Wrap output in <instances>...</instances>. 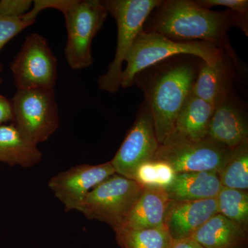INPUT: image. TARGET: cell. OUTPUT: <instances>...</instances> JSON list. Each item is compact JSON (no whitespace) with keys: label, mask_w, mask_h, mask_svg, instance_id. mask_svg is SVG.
<instances>
[{"label":"cell","mask_w":248,"mask_h":248,"mask_svg":"<svg viewBox=\"0 0 248 248\" xmlns=\"http://www.w3.org/2000/svg\"><path fill=\"white\" fill-rule=\"evenodd\" d=\"M180 55L198 57L209 64L223 59L221 49L213 44L200 41L176 42L155 31H143L137 37L125 60L126 66L122 72L121 87H130L140 72Z\"/></svg>","instance_id":"cell-3"},{"label":"cell","mask_w":248,"mask_h":248,"mask_svg":"<svg viewBox=\"0 0 248 248\" xmlns=\"http://www.w3.org/2000/svg\"><path fill=\"white\" fill-rule=\"evenodd\" d=\"M222 188L218 171L179 172L165 189L171 201H198L217 198Z\"/></svg>","instance_id":"cell-15"},{"label":"cell","mask_w":248,"mask_h":248,"mask_svg":"<svg viewBox=\"0 0 248 248\" xmlns=\"http://www.w3.org/2000/svg\"><path fill=\"white\" fill-rule=\"evenodd\" d=\"M34 22L35 21L29 19L26 15L21 17H9L0 15V50L10 40ZM1 71L0 64V72Z\"/></svg>","instance_id":"cell-24"},{"label":"cell","mask_w":248,"mask_h":248,"mask_svg":"<svg viewBox=\"0 0 248 248\" xmlns=\"http://www.w3.org/2000/svg\"><path fill=\"white\" fill-rule=\"evenodd\" d=\"M216 106L191 94L166 141H201L208 138L209 124ZM164 141V142H165Z\"/></svg>","instance_id":"cell-16"},{"label":"cell","mask_w":248,"mask_h":248,"mask_svg":"<svg viewBox=\"0 0 248 248\" xmlns=\"http://www.w3.org/2000/svg\"><path fill=\"white\" fill-rule=\"evenodd\" d=\"M114 231L121 248H172L174 243L165 226L145 230L121 227Z\"/></svg>","instance_id":"cell-20"},{"label":"cell","mask_w":248,"mask_h":248,"mask_svg":"<svg viewBox=\"0 0 248 248\" xmlns=\"http://www.w3.org/2000/svg\"><path fill=\"white\" fill-rule=\"evenodd\" d=\"M14 120L12 104L6 97L0 94V125Z\"/></svg>","instance_id":"cell-27"},{"label":"cell","mask_w":248,"mask_h":248,"mask_svg":"<svg viewBox=\"0 0 248 248\" xmlns=\"http://www.w3.org/2000/svg\"><path fill=\"white\" fill-rule=\"evenodd\" d=\"M159 146L153 117L145 102L120 149L110 161L116 174L133 179L139 166L153 160Z\"/></svg>","instance_id":"cell-10"},{"label":"cell","mask_w":248,"mask_h":248,"mask_svg":"<svg viewBox=\"0 0 248 248\" xmlns=\"http://www.w3.org/2000/svg\"><path fill=\"white\" fill-rule=\"evenodd\" d=\"M228 76L223 59L209 64L202 61L192 94L217 106L228 97Z\"/></svg>","instance_id":"cell-19"},{"label":"cell","mask_w":248,"mask_h":248,"mask_svg":"<svg viewBox=\"0 0 248 248\" xmlns=\"http://www.w3.org/2000/svg\"><path fill=\"white\" fill-rule=\"evenodd\" d=\"M170 202L164 189L143 187L122 227L145 230L165 226Z\"/></svg>","instance_id":"cell-14"},{"label":"cell","mask_w":248,"mask_h":248,"mask_svg":"<svg viewBox=\"0 0 248 248\" xmlns=\"http://www.w3.org/2000/svg\"><path fill=\"white\" fill-rule=\"evenodd\" d=\"M156 9L151 31L176 42L200 41L228 48L225 38L231 26L239 25L248 35L246 21L232 11H210L191 0L162 1Z\"/></svg>","instance_id":"cell-1"},{"label":"cell","mask_w":248,"mask_h":248,"mask_svg":"<svg viewBox=\"0 0 248 248\" xmlns=\"http://www.w3.org/2000/svg\"><path fill=\"white\" fill-rule=\"evenodd\" d=\"M208 138L231 149L248 141L246 115L228 97L215 107L209 124Z\"/></svg>","instance_id":"cell-13"},{"label":"cell","mask_w":248,"mask_h":248,"mask_svg":"<svg viewBox=\"0 0 248 248\" xmlns=\"http://www.w3.org/2000/svg\"><path fill=\"white\" fill-rule=\"evenodd\" d=\"M218 173L222 187L248 191V141L232 148L229 158Z\"/></svg>","instance_id":"cell-21"},{"label":"cell","mask_w":248,"mask_h":248,"mask_svg":"<svg viewBox=\"0 0 248 248\" xmlns=\"http://www.w3.org/2000/svg\"><path fill=\"white\" fill-rule=\"evenodd\" d=\"M33 1L31 0H1L0 15L9 17H21L31 11Z\"/></svg>","instance_id":"cell-26"},{"label":"cell","mask_w":248,"mask_h":248,"mask_svg":"<svg viewBox=\"0 0 248 248\" xmlns=\"http://www.w3.org/2000/svg\"><path fill=\"white\" fill-rule=\"evenodd\" d=\"M102 1L117 26V48L113 61L105 74L99 77V89L115 93L121 87L122 67L138 36L143 31V24L161 0H104Z\"/></svg>","instance_id":"cell-4"},{"label":"cell","mask_w":248,"mask_h":248,"mask_svg":"<svg viewBox=\"0 0 248 248\" xmlns=\"http://www.w3.org/2000/svg\"><path fill=\"white\" fill-rule=\"evenodd\" d=\"M177 172L164 161L151 160L140 165L135 173L133 180L143 187L166 189L174 181Z\"/></svg>","instance_id":"cell-23"},{"label":"cell","mask_w":248,"mask_h":248,"mask_svg":"<svg viewBox=\"0 0 248 248\" xmlns=\"http://www.w3.org/2000/svg\"><path fill=\"white\" fill-rule=\"evenodd\" d=\"M1 83H2V79H1V78H0V84H1Z\"/></svg>","instance_id":"cell-29"},{"label":"cell","mask_w":248,"mask_h":248,"mask_svg":"<svg viewBox=\"0 0 248 248\" xmlns=\"http://www.w3.org/2000/svg\"><path fill=\"white\" fill-rule=\"evenodd\" d=\"M190 238L203 248H248V232L218 213Z\"/></svg>","instance_id":"cell-17"},{"label":"cell","mask_w":248,"mask_h":248,"mask_svg":"<svg viewBox=\"0 0 248 248\" xmlns=\"http://www.w3.org/2000/svg\"><path fill=\"white\" fill-rule=\"evenodd\" d=\"M108 15L99 0H76V4L63 14L67 30L65 56L72 69H84L92 65V42Z\"/></svg>","instance_id":"cell-7"},{"label":"cell","mask_w":248,"mask_h":248,"mask_svg":"<svg viewBox=\"0 0 248 248\" xmlns=\"http://www.w3.org/2000/svg\"><path fill=\"white\" fill-rule=\"evenodd\" d=\"M14 124L36 145L47 141L60 125L54 89L17 90L12 99Z\"/></svg>","instance_id":"cell-6"},{"label":"cell","mask_w":248,"mask_h":248,"mask_svg":"<svg viewBox=\"0 0 248 248\" xmlns=\"http://www.w3.org/2000/svg\"><path fill=\"white\" fill-rule=\"evenodd\" d=\"M143 188L133 179L113 174L88 194L78 211L90 220L107 223L115 231L123 226Z\"/></svg>","instance_id":"cell-5"},{"label":"cell","mask_w":248,"mask_h":248,"mask_svg":"<svg viewBox=\"0 0 248 248\" xmlns=\"http://www.w3.org/2000/svg\"><path fill=\"white\" fill-rule=\"evenodd\" d=\"M172 248H203L191 238L174 241Z\"/></svg>","instance_id":"cell-28"},{"label":"cell","mask_w":248,"mask_h":248,"mask_svg":"<svg viewBox=\"0 0 248 248\" xmlns=\"http://www.w3.org/2000/svg\"><path fill=\"white\" fill-rule=\"evenodd\" d=\"M115 174L110 161L99 165H78L53 176L49 180L48 187L66 212L78 211L88 194Z\"/></svg>","instance_id":"cell-11"},{"label":"cell","mask_w":248,"mask_h":248,"mask_svg":"<svg viewBox=\"0 0 248 248\" xmlns=\"http://www.w3.org/2000/svg\"><path fill=\"white\" fill-rule=\"evenodd\" d=\"M42 159L37 145L25 138L14 124L0 125V162L27 169Z\"/></svg>","instance_id":"cell-18"},{"label":"cell","mask_w":248,"mask_h":248,"mask_svg":"<svg viewBox=\"0 0 248 248\" xmlns=\"http://www.w3.org/2000/svg\"><path fill=\"white\" fill-rule=\"evenodd\" d=\"M58 60L43 36L28 35L11 68L17 90L54 89Z\"/></svg>","instance_id":"cell-9"},{"label":"cell","mask_w":248,"mask_h":248,"mask_svg":"<svg viewBox=\"0 0 248 248\" xmlns=\"http://www.w3.org/2000/svg\"><path fill=\"white\" fill-rule=\"evenodd\" d=\"M150 84L147 101L155 133L162 144L172 133L176 121L192 94L195 71L189 63L172 65L160 71Z\"/></svg>","instance_id":"cell-2"},{"label":"cell","mask_w":248,"mask_h":248,"mask_svg":"<svg viewBox=\"0 0 248 248\" xmlns=\"http://www.w3.org/2000/svg\"><path fill=\"white\" fill-rule=\"evenodd\" d=\"M195 2L206 9L215 6H224L233 12L237 13L238 16L244 21L247 20L248 0H198Z\"/></svg>","instance_id":"cell-25"},{"label":"cell","mask_w":248,"mask_h":248,"mask_svg":"<svg viewBox=\"0 0 248 248\" xmlns=\"http://www.w3.org/2000/svg\"><path fill=\"white\" fill-rule=\"evenodd\" d=\"M232 150L208 138L201 141H166L159 144L153 160L168 163L177 173L211 170L219 172Z\"/></svg>","instance_id":"cell-8"},{"label":"cell","mask_w":248,"mask_h":248,"mask_svg":"<svg viewBox=\"0 0 248 248\" xmlns=\"http://www.w3.org/2000/svg\"><path fill=\"white\" fill-rule=\"evenodd\" d=\"M217 202L218 214L248 232V191L222 187Z\"/></svg>","instance_id":"cell-22"},{"label":"cell","mask_w":248,"mask_h":248,"mask_svg":"<svg viewBox=\"0 0 248 248\" xmlns=\"http://www.w3.org/2000/svg\"><path fill=\"white\" fill-rule=\"evenodd\" d=\"M218 214L217 198L170 202L165 226L173 241L190 238L204 223Z\"/></svg>","instance_id":"cell-12"}]
</instances>
